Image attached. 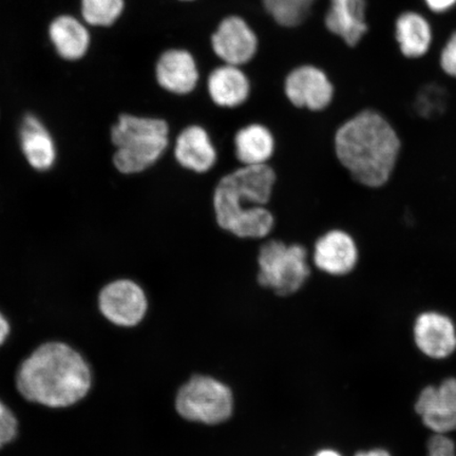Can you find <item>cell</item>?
I'll list each match as a JSON object with an SVG mask.
<instances>
[{
	"instance_id": "cell-23",
	"label": "cell",
	"mask_w": 456,
	"mask_h": 456,
	"mask_svg": "<svg viewBox=\"0 0 456 456\" xmlns=\"http://www.w3.org/2000/svg\"><path fill=\"white\" fill-rule=\"evenodd\" d=\"M19 433V420L12 410L0 399V449L12 443Z\"/></svg>"
},
{
	"instance_id": "cell-9",
	"label": "cell",
	"mask_w": 456,
	"mask_h": 456,
	"mask_svg": "<svg viewBox=\"0 0 456 456\" xmlns=\"http://www.w3.org/2000/svg\"><path fill=\"white\" fill-rule=\"evenodd\" d=\"M214 53L226 65L243 66L252 61L258 50L256 33L240 16L222 20L212 37Z\"/></svg>"
},
{
	"instance_id": "cell-11",
	"label": "cell",
	"mask_w": 456,
	"mask_h": 456,
	"mask_svg": "<svg viewBox=\"0 0 456 456\" xmlns=\"http://www.w3.org/2000/svg\"><path fill=\"white\" fill-rule=\"evenodd\" d=\"M416 346L432 359H444L456 350V328L448 316L437 312H426L414 324Z\"/></svg>"
},
{
	"instance_id": "cell-30",
	"label": "cell",
	"mask_w": 456,
	"mask_h": 456,
	"mask_svg": "<svg viewBox=\"0 0 456 456\" xmlns=\"http://www.w3.org/2000/svg\"><path fill=\"white\" fill-rule=\"evenodd\" d=\"M182 2H191V0H182Z\"/></svg>"
},
{
	"instance_id": "cell-13",
	"label": "cell",
	"mask_w": 456,
	"mask_h": 456,
	"mask_svg": "<svg viewBox=\"0 0 456 456\" xmlns=\"http://www.w3.org/2000/svg\"><path fill=\"white\" fill-rule=\"evenodd\" d=\"M157 82L175 95H186L196 89L200 74L193 56L186 50L170 49L159 56L156 65Z\"/></svg>"
},
{
	"instance_id": "cell-29",
	"label": "cell",
	"mask_w": 456,
	"mask_h": 456,
	"mask_svg": "<svg viewBox=\"0 0 456 456\" xmlns=\"http://www.w3.org/2000/svg\"><path fill=\"white\" fill-rule=\"evenodd\" d=\"M314 456H342L338 452L334 449H322Z\"/></svg>"
},
{
	"instance_id": "cell-7",
	"label": "cell",
	"mask_w": 456,
	"mask_h": 456,
	"mask_svg": "<svg viewBox=\"0 0 456 456\" xmlns=\"http://www.w3.org/2000/svg\"><path fill=\"white\" fill-rule=\"evenodd\" d=\"M98 305L102 315L114 326L134 328L145 318L148 299L138 283L118 279L101 289Z\"/></svg>"
},
{
	"instance_id": "cell-19",
	"label": "cell",
	"mask_w": 456,
	"mask_h": 456,
	"mask_svg": "<svg viewBox=\"0 0 456 456\" xmlns=\"http://www.w3.org/2000/svg\"><path fill=\"white\" fill-rule=\"evenodd\" d=\"M235 155L243 167L267 164L275 152L276 142L272 131L262 124H249L237 131Z\"/></svg>"
},
{
	"instance_id": "cell-22",
	"label": "cell",
	"mask_w": 456,
	"mask_h": 456,
	"mask_svg": "<svg viewBox=\"0 0 456 456\" xmlns=\"http://www.w3.org/2000/svg\"><path fill=\"white\" fill-rule=\"evenodd\" d=\"M82 20L91 27H111L125 10V0H79Z\"/></svg>"
},
{
	"instance_id": "cell-14",
	"label": "cell",
	"mask_w": 456,
	"mask_h": 456,
	"mask_svg": "<svg viewBox=\"0 0 456 456\" xmlns=\"http://www.w3.org/2000/svg\"><path fill=\"white\" fill-rule=\"evenodd\" d=\"M174 156L182 168L198 175L208 173L218 159L207 129L199 125H191L181 131L175 140Z\"/></svg>"
},
{
	"instance_id": "cell-12",
	"label": "cell",
	"mask_w": 456,
	"mask_h": 456,
	"mask_svg": "<svg viewBox=\"0 0 456 456\" xmlns=\"http://www.w3.org/2000/svg\"><path fill=\"white\" fill-rule=\"evenodd\" d=\"M313 260L318 270L329 275H346L357 265L358 250L354 239L340 230L324 233L314 247Z\"/></svg>"
},
{
	"instance_id": "cell-10",
	"label": "cell",
	"mask_w": 456,
	"mask_h": 456,
	"mask_svg": "<svg viewBox=\"0 0 456 456\" xmlns=\"http://www.w3.org/2000/svg\"><path fill=\"white\" fill-rule=\"evenodd\" d=\"M415 411L435 435L456 431V379L425 387L415 403Z\"/></svg>"
},
{
	"instance_id": "cell-18",
	"label": "cell",
	"mask_w": 456,
	"mask_h": 456,
	"mask_svg": "<svg viewBox=\"0 0 456 456\" xmlns=\"http://www.w3.org/2000/svg\"><path fill=\"white\" fill-rule=\"evenodd\" d=\"M208 90L210 100L220 108H236L244 104L250 94V83L240 68L224 65L209 74Z\"/></svg>"
},
{
	"instance_id": "cell-6",
	"label": "cell",
	"mask_w": 456,
	"mask_h": 456,
	"mask_svg": "<svg viewBox=\"0 0 456 456\" xmlns=\"http://www.w3.org/2000/svg\"><path fill=\"white\" fill-rule=\"evenodd\" d=\"M231 387L208 375H193L176 393V412L188 421L208 426L220 425L233 412Z\"/></svg>"
},
{
	"instance_id": "cell-15",
	"label": "cell",
	"mask_w": 456,
	"mask_h": 456,
	"mask_svg": "<svg viewBox=\"0 0 456 456\" xmlns=\"http://www.w3.org/2000/svg\"><path fill=\"white\" fill-rule=\"evenodd\" d=\"M87 26L83 20L71 14H61L51 20L49 41L61 59L77 61L87 55L91 45Z\"/></svg>"
},
{
	"instance_id": "cell-26",
	"label": "cell",
	"mask_w": 456,
	"mask_h": 456,
	"mask_svg": "<svg viewBox=\"0 0 456 456\" xmlns=\"http://www.w3.org/2000/svg\"><path fill=\"white\" fill-rule=\"evenodd\" d=\"M425 2L428 7L436 13L446 12L456 4V0H425Z\"/></svg>"
},
{
	"instance_id": "cell-1",
	"label": "cell",
	"mask_w": 456,
	"mask_h": 456,
	"mask_svg": "<svg viewBox=\"0 0 456 456\" xmlns=\"http://www.w3.org/2000/svg\"><path fill=\"white\" fill-rule=\"evenodd\" d=\"M16 387L28 402L50 409L69 408L89 395L93 372L74 347L48 341L21 362Z\"/></svg>"
},
{
	"instance_id": "cell-3",
	"label": "cell",
	"mask_w": 456,
	"mask_h": 456,
	"mask_svg": "<svg viewBox=\"0 0 456 456\" xmlns=\"http://www.w3.org/2000/svg\"><path fill=\"white\" fill-rule=\"evenodd\" d=\"M336 156L352 178L368 187L387 183L395 170L401 141L379 113L367 110L349 119L335 134Z\"/></svg>"
},
{
	"instance_id": "cell-5",
	"label": "cell",
	"mask_w": 456,
	"mask_h": 456,
	"mask_svg": "<svg viewBox=\"0 0 456 456\" xmlns=\"http://www.w3.org/2000/svg\"><path fill=\"white\" fill-rule=\"evenodd\" d=\"M256 264V281L278 296L297 293L311 276L307 250L301 244L267 241L259 249Z\"/></svg>"
},
{
	"instance_id": "cell-28",
	"label": "cell",
	"mask_w": 456,
	"mask_h": 456,
	"mask_svg": "<svg viewBox=\"0 0 456 456\" xmlns=\"http://www.w3.org/2000/svg\"><path fill=\"white\" fill-rule=\"evenodd\" d=\"M355 456H391L385 449H373L369 452H362L355 454Z\"/></svg>"
},
{
	"instance_id": "cell-20",
	"label": "cell",
	"mask_w": 456,
	"mask_h": 456,
	"mask_svg": "<svg viewBox=\"0 0 456 456\" xmlns=\"http://www.w3.org/2000/svg\"><path fill=\"white\" fill-rule=\"evenodd\" d=\"M395 36L399 49L408 59H419L430 49L432 30L424 16L406 12L398 17Z\"/></svg>"
},
{
	"instance_id": "cell-8",
	"label": "cell",
	"mask_w": 456,
	"mask_h": 456,
	"mask_svg": "<svg viewBox=\"0 0 456 456\" xmlns=\"http://www.w3.org/2000/svg\"><path fill=\"white\" fill-rule=\"evenodd\" d=\"M284 94L296 108L322 111L332 102L334 87L322 69L305 65L288 74L284 81Z\"/></svg>"
},
{
	"instance_id": "cell-16",
	"label": "cell",
	"mask_w": 456,
	"mask_h": 456,
	"mask_svg": "<svg viewBox=\"0 0 456 456\" xmlns=\"http://www.w3.org/2000/svg\"><path fill=\"white\" fill-rule=\"evenodd\" d=\"M364 0H330L324 24L349 47H355L368 32Z\"/></svg>"
},
{
	"instance_id": "cell-17",
	"label": "cell",
	"mask_w": 456,
	"mask_h": 456,
	"mask_svg": "<svg viewBox=\"0 0 456 456\" xmlns=\"http://www.w3.org/2000/svg\"><path fill=\"white\" fill-rule=\"evenodd\" d=\"M22 153L30 167L38 171L53 167L56 148L53 135L37 116L27 114L20 127Z\"/></svg>"
},
{
	"instance_id": "cell-24",
	"label": "cell",
	"mask_w": 456,
	"mask_h": 456,
	"mask_svg": "<svg viewBox=\"0 0 456 456\" xmlns=\"http://www.w3.org/2000/svg\"><path fill=\"white\" fill-rule=\"evenodd\" d=\"M427 448L428 456H456L455 444L447 436H433Z\"/></svg>"
},
{
	"instance_id": "cell-21",
	"label": "cell",
	"mask_w": 456,
	"mask_h": 456,
	"mask_svg": "<svg viewBox=\"0 0 456 456\" xmlns=\"http://www.w3.org/2000/svg\"><path fill=\"white\" fill-rule=\"evenodd\" d=\"M316 0H262L264 7L279 26L298 27L310 16Z\"/></svg>"
},
{
	"instance_id": "cell-2",
	"label": "cell",
	"mask_w": 456,
	"mask_h": 456,
	"mask_svg": "<svg viewBox=\"0 0 456 456\" xmlns=\"http://www.w3.org/2000/svg\"><path fill=\"white\" fill-rule=\"evenodd\" d=\"M277 182L269 164L242 167L221 178L213 195L216 224L239 239H262L275 226V216L265 205Z\"/></svg>"
},
{
	"instance_id": "cell-27",
	"label": "cell",
	"mask_w": 456,
	"mask_h": 456,
	"mask_svg": "<svg viewBox=\"0 0 456 456\" xmlns=\"http://www.w3.org/2000/svg\"><path fill=\"white\" fill-rule=\"evenodd\" d=\"M10 330L11 328L8 319L0 312V346L9 338Z\"/></svg>"
},
{
	"instance_id": "cell-25",
	"label": "cell",
	"mask_w": 456,
	"mask_h": 456,
	"mask_svg": "<svg viewBox=\"0 0 456 456\" xmlns=\"http://www.w3.org/2000/svg\"><path fill=\"white\" fill-rule=\"evenodd\" d=\"M441 66L444 73L456 78V32L449 38L443 49Z\"/></svg>"
},
{
	"instance_id": "cell-4",
	"label": "cell",
	"mask_w": 456,
	"mask_h": 456,
	"mask_svg": "<svg viewBox=\"0 0 456 456\" xmlns=\"http://www.w3.org/2000/svg\"><path fill=\"white\" fill-rule=\"evenodd\" d=\"M169 131L163 118L121 114L111 128L114 167L127 175L144 173L167 151Z\"/></svg>"
}]
</instances>
